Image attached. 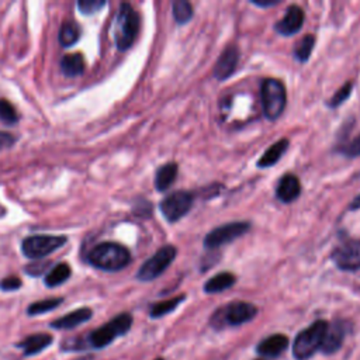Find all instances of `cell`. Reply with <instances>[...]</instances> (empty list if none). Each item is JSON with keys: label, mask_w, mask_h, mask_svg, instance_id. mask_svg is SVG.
I'll use <instances>...</instances> for the list:
<instances>
[{"label": "cell", "mask_w": 360, "mask_h": 360, "mask_svg": "<svg viewBox=\"0 0 360 360\" xmlns=\"http://www.w3.org/2000/svg\"><path fill=\"white\" fill-rule=\"evenodd\" d=\"M152 204L148 201V200H145V199H140L138 201H136L134 203V206H133V213H134V215H137V217H143V218H148V217H151L152 215Z\"/></svg>", "instance_id": "obj_33"}, {"label": "cell", "mask_w": 360, "mask_h": 360, "mask_svg": "<svg viewBox=\"0 0 360 360\" xmlns=\"http://www.w3.org/2000/svg\"><path fill=\"white\" fill-rule=\"evenodd\" d=\"M72 276V268L69 264L66 262H61L58 265H55L44 278V285L50 289L62 286L64 283H66Z\"/></svg>", "instance_id": "obj_23"}, {"label": "cell", "mask_w": 360, "mask_h": 360, "mask_svg": "<svg viewBox=\"0 0 360 360\" xmlns=\"http://www.w3.org/2000/svg\"><path fill=\"white\" fill-rule=\"evenodd\" d=\"M82 36V29L73 20H66L62 23L59 33H58V43L64 48L73 47Z\"/></svg>", "instance_id": "obj_22"}, {"label": "cell", "mask_w": 360, "mask_h": 360, "mask_svg": "<svg viewBox=\"0 0 360 360\" xmlns=\"http://www.w3.org/2000/svg\"><path fill=\"white\" fill-rule=\"evenodd\" d=\"M92 317H93V310L89 307H82V308H78V310L52 321L50 324V326L54 329H64V331L73 329L82 324H86Z\"/></svg>", "instance_id": "obj_17"}, {"label": "cell", "mask_w": 360, "mask_h": 360, "mask_svg": "<svg viewBox=\"0 0 360 360\" xmlns=\"http://www.w3.org/2000/svg\"><path fill=\"white\" fill-rule=\"evenodd\" d=\"M141 27L138 12L130 3H122L118 8L114 23V43L118 51H127L136 43Z\"/></svg>", "instance_id": "obj_2"}, {"label": "cell", "mask_w": 360, "mask_h": 360, "mask_svg": "<svg viewBox=\"0 0 360 360\" xmlns=\"http://www.w3.org/2000/svg\"><path fill=\"white\" fill-rule=\"evenodd\" d=\"M346 332L347 331H346L345 321H336L332 325H329L325 339H324V343L321 346V352L325 354H333L335 352H338L343 345Z\"/></svg>", "instance_id": "obj_16"}, {"label": "cell", "mask_w": 360, "mask_h": 360, "mask_svg": "<svg viewBox=\"0 0 360 360\" xmlns=\"http://www.w3.org/2000/svg\"><path fill=\"white\" fill-rule=\"evenodd\" d=\"M250 229H251V224L247 221L228 222L221 226H217L206 235L204 248L207 250L221 248L229 243L236 241L238 238L244 236L247 232H250Z\"/></svg>", "instance_id": "obj_9"}, {"label": "cell", "mask_w": 360, "mask_h": 360, "mask_svg": "<svg viewBox=\"0 0 360 360\" xmlns=\"http://www.w3.org/2000/svg\"><path fill=\"white\" fill-rule=\"evenodd\" d=\"M261 100L265 117L271 122H275L283 114L287 103V94L283 82L272 78L265 79L261 85Z\"/></svg>", "instance_id": "obj_7"}, {"label": "cell", "mask_w": 360, "mask_h": 360, "mask_svg": "<svg viewBox=\"0 0 360 360\" xmlns=\"http://www.w3.org/2000/svg\"><path fill=\"white\" fill-rule=\"evenodd\" d=\"M236 282L235 275L229 273V272H222L215 275L214 278L208 279L204 285V293L207 294H217V293H222L228 289H231Z\"/></svg>", "instance_id": "obj_24"}, {"label": "cell", "mask_w": 360, "mask_h": 360, "mask_svg": "<svg viewBox=\"0 0 360 360\" xmlns=\"http://www.w3.org/2000/svg\"><path fill=\"white\" fill-rule=\"evenodd\" d=\"M359 208H360V194L356 196V197L350 201V204H349V210H359Z\"/></svg>", "instance_id": "obj_38"}, {"label": "cell", "mask_w": 360, "mask_h": 360, "mask_svg": "<svg viewBox=\"0 0 360 360\" xmlns=\"http://www.w3.org/2000/svg\"><path fill=\"white\" fill-rule=\"evenodd\" d=\"M280 3V0H264V2H261V0H252V5L261 8V9H268V8H273L276 5Z\"/></svg>", "instance_id": "obj_37"}, {"label": "cell", "mask_w": 360, "mask_h": 360, "mask_svg": "<svg viewBox=\"0 0 360 360\" xmlns=\"http://www.w3.org/2000/svg\"><path fill=\"white\" fill-rule=\"evenodd\" d=\"M193 203L194 196L190 192L179 190L166 196L161 201L159 210L168 222H178L189 214V211L193 207Z\"/></svg>", "instance_id": "obj_10"}, {"label": "cell", "mask_w": 360, "mask_h": 360, "mask_svg": "<svg viewBox=\"0 0 360 360\" xmlns=\"http://www.w3.org/2000/svg\"><path fill=\"white\" fill-rule=\"evenodd\" d=\"M107 5L106 0H79L78 9L82 15L89 16L100 12Z\"/></svg>", "instance_id": "obj_30"}, {"label": "cell", "mask_w": 360, "mask_h": 360, "mask_svg": "<svg viewBox=\"0 0 360 360\" xmlns=\"http://www.w3.org/2000/svg\"><path fill=\"white\" fill-rule=\"evenodd\" d=\"M352 89H353L352 82H346V83L328 100V106L332 107V108H336V107H339L340 104H343V103L349 99V96L352 94Z\"/></svg>", "instance_id": "obj_31"}, {"label": "cell", "mask_w": 360, "mask_h": 360, "mask_svg": "<svg viewBox=\"0 0 360 360\" xmlns=\"http://www.w3.org/2000/svg\"><path fill=\"white\" fill-rule=\"evenodd\" d=\"M258 315L257 305L247 301H232L214 311L210 318V325L215 331H222L229 326H239L252 321Z\"/></svg>", "instance_id": "obj_3"}, {"label": "cell", "mask_w": 360, "mask_h": 360, "mask_svg": "<svg viewBox=\"0 0 360 360\" xmlns=\"http://www.w3.org/2000/svg\"><path fill=\"white\" fill-rule=\"evenodd\" d=\"M179 172V166L175 162L165 164L158 168L155 173V189L158 192H166L176 180Z\"/></svg>", "instance_id": "obj_20"}, {"label": "cell", "mask_w": 360, "mask_h": 360, "mask_svg": "<svg viewBox=\"0 0 360 360\" xmlns=\"http://www.w3.org/2000/svg\"><path fill=\"white\" fill-rule=\"evenodd\" d=\"M185 300H186V296H185V294H180V296H176V297H173V298L159 301V303H157V304H154V305L151 307L150 315H151V318H161V317H165V315L171 314L172 311H175Z\"/></svg>", "instance_id": "obj_25"}, {"label": "cell", "mask_w": 360, "mask_h": 360, "mask_svg": "<svg viewBox=\"0 0 360 360\" xmlns=\"http://www.w3.org/2000/svg\"><path fill=\"white\" fill-rule=\"evenodd\" d=\"M157 360H164V359H157Z\"/></svg>", "instance_id": "obj_39"}, {"label": "cell", "mask_w": 360, "mask_h": 360, "mask_svg": "<svg viewBox=\"0 0 360 360\" xmlns=\"http://www.w3.org/2000/svg\"><path fill=\"white\" fill-rule=\"evenodd\" d=\"M300 194H301V183L298 178L293 173L283 175L276 187V197L282 203L290 204L296 201L300 197Z\"/></svg>", "instance_id": "obj_14"}, {"label": "cell", "mask_w": 360, "mask_h": 360, "mask_svg": "<svg viewBox=\"0 0 360 360\" xmlns=\"http://www.w3.org/2000/svg\"><path fill=\"white\" fill-rule=\"evenodd\" d=\"M51 265H52L51 261H44V259H41V261H33L30 265H27V266L24 268V272H26L29 276H31V278H38V276L44 275L45 271H48V268H50Z\"/></svg>", "instance_id": "obj_32"}, {"label": "cell", "mask_w": 360, "mask_h": 360, "mask_svg": "<svg viewBox=\"0 0 360 360\" xmlns=\"http://www.w3.org/2000/svg\"><path fill=\"white\" fill-rule=\"evenodd\" d=\"M86 259L87 264L94 269L114 273L126 269L131 264L133 257L124 245L106 241L94 245L89 251Z\"/></svg>", "instance_id": "obj_1"}, {"label": "cell", "mask_w": 360, "mask_h": 360, "mask_svg": "<svg viewBox=\"0 0 360 360\" xmlns=\"http://www.w3.org/2000/svg\"><path fill=\"white\" fill-rule=\"evenodd\" d=\"M304 20L305 16L303 9L297 5H291L287 8L285 17L275 24V30L283 37H291L303 29Z\"/></svg>", "instance_id": "obj_12"}, {"label": "cell", "mask_w": 360, "mask_h": 360, "mask_svg": "<svg viewBox=\"0 0 360 360\" xmlns=\"http://www.w3.org/2000/svg\"><path fill=\"white\" fill-rule=\"evenodd\" d=\"M342 152H343L346 157H349V158L360 157V136H359L357 138H354Z\"/></svg>", "instance_id": "obj_36"}, {"label": "cell", "mask_w": 360, "mask_h": 360, "mask_svg": "<svg viewBox=\"0 0 360 360\" xmlns=\"http://www.w3.org/2000/svg\"><path fill=\"white\" fill-rule=\"evenodd\" d=\"M52 340H54L52 335L45 333V332H38V333H33V335L27 336L26 339H23L22 342H19L17 347H20L23 350V354L29 357V356L38 354L40 352L50 347Z\"/></svg>", "instance_id": "obj_18"}, {"label": "cell", "mask_w": 360, "mask_h": 360, "mask_svg": "<svg viewBox=\"0 0 360 360\" xmlns=\"http://www.w3.org/2000/svg\"><path fill=\"white\" fill-rule=\"evenodd\" d=\"M314 47H315V37L308 34L305 37H303L300 40V43L296 45L294 48V58L296 61L304 64L310 59L312 51H314Z\"/></svg>", "instance_id": "obj_29"}, {"label": "cell", "mask_w": 360, "mask_h": 360, "mask_svg": "<svg viewBox=\"0 0 360 360\" xmlns=\"http://www.w3.org/2000/svg\"><path fill=\"white\" fill-rule=\"evenodd\" d=\"M328 326L329 324L326 321L318 319L303 329L293 342V356L297 360H308L321 350Z\"/></svg>", "instance_id": "obj_4"}, {"label": "cell", "mask_w": 360, "mask_h": 360, "mask_svg": "<svg viewBox=\"0 0 360 360\" xmlns=\"http://www.w3.org/2000/svg\"><path fill=\"white\" fill-rule=\"evenodd\" d=\"M17 141H19L17 136L8 131H0V152L13 148Z\"/></svg>", "instance_id": "obj_35"}, {"label": "cell", "mask_w": 360, "mask_h": 360, "mask_svg": "<svg viewBox=\"0 0 360 360\" xmlns=\"http://www.w3.org/2000/svg\"><path fill=\"white\" fill-rule=\"evenodd\" d=\"M59 68L64 76L66 78H78L82 76L86 69L85 57L79 52L76 54H66L62 57L59 62Z\"/></svg>", "instance_id": "obj_19"}, {"label": "cell", "mask_w": 360, "mask_h": 360, "mask_svg": "<svg viewBox=\"0 0 360 360\" xmlns=\"http://www.w3.org/2000/svg\"><path fill=\"white\" fill-rule=\"evenodd\" d=\"M173 19L179 26L189 23L193 19V8L186 0H176L172 3Z\"/></svg>", "instance_id": "obj_27"}, {"label": "cell", "mask_w": 360, "mask_h": 360, "mask_svg": "<svg viewBox=\"0 0 360 360\" xmlns=\"http://www.w3.org/2000/svg\"><path fill=\"white\" fill-rule=\"evenodd\" d=\"M23 286V282L17 276H8L0 280V290L2 291H17Z\"/></svg>", "instance_id": "obj_34"}, {"label": "cell", "mask_w": 360, "mask_h": 360, "mask_svg": "<svg viewBox=\"0 0 360 360\" xmlns=\"http://www.w3.org/2000/svg\"><path fill=\"white\" fill-rule=\"evenodd\" d=\"M331 258L343 272L360 271V239H347L332 252Z\"/></svg>", "instance_id": "obj_11"}, {"label": "cell", "mask_w": 360, "mask_h": 360, "mask_svg": "<svg viewBox=\"0 0 360 360\" xmlns=\"http://www.w3.org/2000/svg\"><path fill=\"white\" fill-rule=\"evenodd\" d=\"M0 122L5 126H16L20 122L16 107L8 99H0Z\"/></svg>", "instance_id": "obj_28"}, {"label": "cell", "mask_w": 360, "mask_h": 360, "mask_svg": "<svg viewBox=\"0 0 360 360\" xmlns=\"http://www.w3.org/2000/svg\"><path fill=\"white\" fill-rule=\"evenodd\" d=\"M239 61V50L236 45H228L217 59L214 65L213 75L217 80H226L231 75H233L236 65Z\"/></svg>", "instance_id": "obj_13"}, {"label": "cell", "mask_w": 360, "mask_h": 360, "mask_svg": "<svg viewBox=\"0 0 360 360\" xmlns=\"http://www.w3.org/2000/svg\"><path fill=\"white\" fill-rule=\"evenodd\" d=\"M133 315L130 312H122L104 325L96 328L87 338V345L93 349H103L113 343L117 338L124 336L133 326Z\"/></svg>", "instance_id": "obj_5"}, {"label": "cell", "mask_w": 360, "mask_h": 360, "mask_svg": "<svg viewBox=\"0 0 360 360\" xmlns=\"http://www.w3.org/2000/svg\"><path fill=\"white\" fill-rule=\"evenodd\" d=\"M68 243L65 235H30L23 239L22 254L31 261H41Z\"/></svg>", "instance_id": "obj_6"}, {"label": "cell", "mask_w": 360, "mask_h": 360, "mask_svg": "<svg viewBox=\"0 0 360 360\" xmlns=\"http://www.w3.org/2000/svg\"><path fill=\"white\" fill-rule=\"evenodd\" d=\"M178 250L173 245H165L158 250L148 261L138 269L137 279L140 282H152L158 279L176 259Z\"/></svg>", "instance_id": "obj_8"}, {"label": "cell", "mask_w": 360, "mask_h": 360, "mask_svg": "<svg viewBox=\"0 0 360 360\" xmlns=\"http://www.w3.org/2000/svg\"><path fill=\"white\" fill-rule=\"evenodd\" d=\"M62 303H64L62 297H52V298L40 300V301L31 303L27 307V314L30 317H36V315H41V314H45V312H51L55 308H58Z\"/></svg>", "instance_id": "obj_26"}, {"label": "cell", "mask_w": 360, "mask_h": 360, "mask_svg": "<svg viewBox=\"0 0 360 360\" xmlns=\"http://www.w3.org/2000/svg\"><path fill=\"white\" fill-rule=\"evenodd\" d=\"M289 148V140L286 138H282L280 141L275 143L258 161L257 166L261 168V169H268V168H272L273 165H276L282 157L285 155V152L287 151Z\"/></svg>", "instance_id": "obj_21"}, {"label": "cell", "mask_w": 360, "mask_h": 360, "mask_svg": "<svg viewBox=\"0 0 360 360\" xmlns=\"http://www.w3.org/2000/svg\"><path fill=\"white\" fill-rule=\"evenodd\" d=\"M289 346V338L283 333H275L262 339L257 346V353L262 357L273 359L280 356Z\"/></svg>", "instance_id": "obj_15"}]
</instances>
